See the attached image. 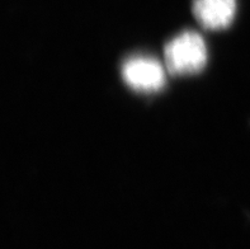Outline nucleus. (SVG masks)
I'll use <instances>...</instances> for the list:
<instances>
[{"instance_id": "nucleus-1", "label": "nucleus", "mask_w": 250, "mask_h": 249, "mask_svg": "<svg viewBox=\"0 0 250 249\" xmlns=\"http://www.w3.org/2000/svg\"><path fill=\"white\" fill-rule=\"evenodd\" d=\"M164 57L167 69L170 74H196L206 67V44L196 32H184L167 44Z\"/></svg>"}, {"instance_id": "nucleus-3", "label": "nucleus", "mask_w": 250, "mask_h": 249, "mask_svg": "<svg viewBox=\"0 0 250 249\" xmlns=\"http://www.w3.org/2000/svg\"><path fill=\"white\" fill-rule=\"evenodd\" d=\"M192 9L203 28H226L236 14V0H193Z\"/></svg>"}, {"instance_id": "nucleus-2", "label": "nucleus", "mask_w": 250, "mask_h": 249, "mask_svg": "<svg viewBox=\"0 0 250 249\" xmlns=\"http://www.w3.org/2000/svg\"><path fill=\"white\" fill-rule=\"evenodd\" d=\"M122 79L133 91L154 93L165 85V69L158 60L147 56L127 59L121 69Z\"/></svg>"}]
</instances>
